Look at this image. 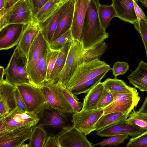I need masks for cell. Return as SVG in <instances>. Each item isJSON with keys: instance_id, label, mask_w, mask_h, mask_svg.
Listing matches in <instances>:
<instances>
[{"instance_id": "52", "label": "cell", "mask_w": 147, "mask_h": 147, "mask_svg": "<svg viewBox=\"0 0 147 147\" xmlns=\"http://www.w3.org/2000/svg\"><path fill=\"white\" fill-rule=\"evenodd\" d=\"M70 0H59V3L60 4H63Z\"/></svg>"}, {"instance_id": "10", "label": "cell", "mask_w": 147, "mask_h": 147, "mask_svg": "<svg viewBox=\"0 0 147 147\" xmlns=\"http://www.w3.org/2000/svg\"><path fill=\"white\" fill-rule=\"evenodd\" d=\"M113 101L103 109L105 115L115 112H124L129 109L133 110L137 107L140 99V97L136 89L112 93Z\"/></svg>"}, {"instance_id": "20", "label": "cell", "mask_w": 147, "mask_h": 147, "mask_svg": "<svg viewBox=\"0 0 147 147\" xmlns=\"http://www.w3.org/2000/svg\"><path fill=\"white\" fill-rule=\"evenodd\" d=\"M40 30L39 24L34 21L25 24L18 45L27 57L32 43Z\"/></svg>"}, {"instance_id": "13", "label": "cell", "mask_w": 147, "mask_h": 147, "mask_svg": "<svg viewBox=\"0 0 147 147\" xmlns=\"http://www.w3.org/2000/svg\"><path fill=\"white\" fill-rule=\"evenodd\" d=\"M25 24H14L0 29V50L11 49L18 44Z\"/></svg>"}, {"instance_id": "34", "label": "cell", "mask_w": 147, "mask_h": 147, "mask_svg": "<svg viewBox=\"0 0 147 147\" xmlns=\"http://www.w3.org/2000/svg\"><path fill=\"white\" fill-rule=\"evenodd\" d=\"M106 74L100 75L91 80H88L70 90L77 96L83 93H87L95 86L100 82Z\"/></svg>"}, {"instance_id": "11", "label": "cell", "mask_w": 147, "mask_h": 147, "mask_svg": "<svg viewBox=\"0 0 147 147\" xmlns=\"http://www.w3.org/2000/svg\"><path fill=\"white\" fill-rule=\"evenodd\" d=\"M103 114L102 109L92 110L82 109L73 113L71 121L75 128L87 136L95 131L96 124Z\"/></svg>"}, {"instance_id": "3", "label": "cell", "mask_w": 147, "mask_h": 147, "mask_svg": "<svg viewBox=\"0 0 147 147\" xmlns=\"http://www.w3.org/2000/svg\"><path fill=\"white\" fill-rule=\"evenodd\" d=\"M33 0H17L0 16V29L9 25L26 24L34 21Z\"/></svg>"}, {"instance_id": "43", "label": "cell", "mask_w": 147, "mask_h": 147, "mask_svg": "<svg viewBox=\"0 0 147 147\" xmlns=\"http://www.w3.org/2000/svg\"><path fill=\"white\" fill-rule=\"evenodd\" d=\"M15 94L17 107L24 112H28L24 102L16 86L15 90Z\"/></svg>"}, {"instance_id": "51", "label": "cell", "mask_w": 147, "mask_h": 147, "mask_svg": "<svg viewBox=\"0 0 147 147\" xmlns=\"http://www.w3.org/2000/svg\"><path fill=\"white\" fill-rule=\"evenodd\" d=\"M141 3L145 7H147V0H139Z\"/></svg>"}, {"instance_id": "12", "label": "cell", "mask_w": 147, "mask_h": 147, "mask_svg": "<svg viewBox=\"0 0 147 147\" xmlns=\"http://www.w3.org/2000/svg\"><path fill=\"white\" fill-rule=\"evenodd\" d=\"M56 135L60 147H93L84 133L73 126L65 125Z\"/></svg>"}, {"instance_id": "31", "label": "cell", "mask_w": 147, "mask_h": 147, "mask_svg": "<svg viewBox=\"0 0 147 147\" xmlns=\"http://www.w3.org/2000/svg\"><path fill=\"white\" fill-rule=\"evenodd\" d=\"M104 89L109 92H114L130 90L134 88L128 86L123 80L117 78H108L102 82Z\"/></svg>"}, {"instance_id": "25", "label": "cell", "mask_w": 147, "mask_h": 147, "mask_svg": "<svg viewBox=\"0 0 147 147\" xmlns=\"http://www.w3.org/2000/svg\"><path fill=\"white\" fill-rule=\"evenodd\" d=\"M59 0H48L40 9L34 13V21L39 24L43 22L58 8L64 4L59 3Z\"/></svg>"}, {"instance_id": "40", "label": "cell", "mask_w": 147, "mask_h": 147, "mask_svg": "<svg viewBox=\"0 0 147 147\" xmlns=\"http://www.w3.org/2000/svg\"><path fill=\"white\" fill-rule=\"evenodd\" d=\"M129 68V66L127 63L117 61L114 63L111 69L115 78H117L118 76L125 74Z\"/></svg>"}, {"instance_id": "17", "label": "cell", "mask_w": 147, "mask_h": 147, "mask_svg": "<svg viewBox=\"0 0 147 147\" xmlns=\"http://www.w3.org/2000/svg\"><path fill=\"white\" fill-rule=\"evenodd\" d=\"M70 1L58 8L43 22L39 24L42 34L49 45Z\"/></svg>"}, {"instance_id": "6", "label": "cell", "mask_w": 147, "mask_h": 147, "mask_svg": "<svg viewBox=\"0 0 147 147\" xmlns=\"http://www.w3.org/2000/svg\"><path fill=\"white\" fill-rule=\"evenodd\" d=\"M39 121L37 114L24 112L17 107L0 119V133L30 128L35 126Z\"/></svg>"}, {"instance_id": "26", "label": "cell", "mask_w": 147, "mask_h": 147, "mask_svg": "<svg viewBox=\"0 0 147 147\" xmlns=\"http://www.w3.org/2000/svg\"><path fill=\"white\" fill-rule=\"evenodd\" d=\"M16 87L5 80L0 82V97L6 102L11 111L17 107L15 94Z\"/></svg>"}, {"instance_id": "38", "label": "cell", "mask_w": 147, "mask_h": 147, "mask_svg": "<svg viewBox=\"0 0 147 147\" xmlns=\"http://www.w3.org/2000/svg\"><path fill=\"white\" fill-rule=\"evenodd\" d=\"M135 29L140 34L144 43L147 57V22L141 20L134 24Z\"/></svg>"}, {"instance_id": "47", "label": "cell", "mask_w": 147, "mask_h": 147, "mask_svg": "<svg viewBox=\"0 0 147 147\" xmlns=\"http://www.w3.org/2000/svg\"><path fill=\"white\" fill-rule=\"evenodd\" d=\"M138 111L142 113L147 114V96L146 97L142 105L139 109Z\"/></svg>"}, {"instance_id": "15", "label": "cell", "mask_w": 147, "mask_h": 147, "mask_svg": "<svg viewBox=\"0 0 147 147\" xmlns=\"http://www.w3.org/2000/svg\"><path fill=\"white\" fill-rule=\"evenodd\" d=\"M90 0H75L72 24L70 30L74 40H80L84 19Z\"/></svg>"}, {"instance_id": "37", "label": "cell", "mask_w": 147, "mask_h": 147, "mask_svg": "<svg viewBox=\"0 0 147 147\" xmlns=\"http://www.w3.org/2000/svg\"><path fill=\"white\" fill-rule=\"evenodd\" d=\"M126 147H147V130L136 137L130 138Z\"/></svg>"}, {"instance_id": "21", "label": "cell", "mask_w": 147, "mask_h": 147, "mask_svg": "<svg viewBox=\"0 0 147 147\" xmlns=\"http://www.w3.org/2000/svg\"><path fill=\"white\" fill-rule=\"evenodd\" d=\"M129 84L142 92H147V63L141 61L137 68L127 77Z\"/></svg>"}, {"instance_id": "22", "label": "cell", "mask_w": 147, "mask_h": 147, "mask_svg": "<svg viewBox=\"0 0 147 147\" xmlns=\"http://www.w3.org/2000/svg\"><path fill=\"white\" fill-rule=\"evenodd\" d=\"M74 3L75 0H70L69 1L68 6L60 21L51 42L58 38L70 29L73 19Z\"/></svg>"}, {"instance_id": "24", "label": "cell", "mask_w": 147, "mask_h": 147, "mask_svg": "<svg viewBox=\"0 0 147 147\" xmlns=\"http://www.w3.org/2000/svg\"><path fill=\"white\" fill-rule=\"evenodd\" d=\"M104 90L102 82H99L91 89L83 99L82 110L96 109L97 105Z\"/></svg>"}, {"instance_id": "9", "label": "cell", "mask_w": 147, "mask_h": 147, "mask_svg": "<svg viewBox=\"0 0 147 147\" xmlns=\"http://www.w3.org/2000/svg\"><path fill=\"white\" fill-rule=\"evenodd\" d=\"M48 107L66 114L73 113V109L57 84L46 81L39 87Z\"/></svg>"}, {"instance_id": "32", "label": "cell", "mask_w": 147, "mask_h": 147, "mask_svg": "<svg viewBox=\"0 0 147 147\" xmlns=\"http://www.w3.org/2000/svg\"><path fill=\"white\" fill-rule=\"evenodd\" d=\"M125 121L143 130H147V114L134 109L129 114Z\"/></svg>"}, {"instance_id": "48", "label": "cell", "mask_w": 147, "mask_h": 147, "mask_svg": "<svg viewBox=\"0 0 147 147\" xmlns=\"http://www.w3.org/2000/svg\"><path fill=\"white\" fill-rule=\"evenodd\" d=\"M5 9L4 0H0V16L3 14Z\"/></svg>"}, {"instance_id": "14", "label": "cell", "mask_w": 147, "mask_h": 147, "mask_svg": "<svg viewBox=\"0 0 147 147\" xmlns=\"http://www.w3.org/2000/svg\"><path fill=\"white\" fill-rule=\"evenodd\" d=\"M33 127L0 133V147H27Z\"/></svg>"}, {"instance_id": "8", "label": "cell", "mask_w": 147, "mask_h": 147, "mask_svg": "<svg viewBox=\"0 0 147 147\" xmlns=\"http://www.w3.org/2000/svg\"><path fill=\"white\" fill-rule=\"evenodd\" d=\"M26 105L28 112L36 114L48 107L45 96L39 87L29 84L16 86Z\"/></svg>"}, {"instance_id": "18", "label": "cell", "mask_w": 147, "mask_h": 147, "mask_svg": "<svg viewBox=\"0 0 147 147\" xmlns=\"http://www.w3.org/2000/svg\"><path fill=\"white\" fill-rule=\"evenodd\" d=\"M113 5L116 11L117 17L123 21L132 24L138 21L134 4V0H112Z\"/></svg>"}, {"instance_id": "50", "label": "cell", "mask_w": 147, "mask_h": 147, "mask_svg": "<svg viewBox=\"0 0 147 147\" xmlns=\"http://www.w3.org/2000/svg\"><path fill=\"white\" fill-rule=\"evenodd\" d=\"M0 82H1L4 80L3 79V76L5 75V69L4 67L2 66L0 67Z\"/></svg>"}, {"instance_id": "4", "label": "cell", "mask_w": 147, "mask_h": 147, "mask_svg": "<svg viewBox=\"0 0 147 147\" xmlns=\"http://www.w3.org/2000/svg\"><path fill=\"white\" fill-rule=\"evenodd\" d=\"M27 65V56L18 45L5 69V80L15 86L23 84H32Z\"/></svg>"}, {"instance_id": "27", "label": "cell", "mask_w": 147, "mask_h": 147, "mask_svg": "<svg viewBox=\"0 0 147 147\" xmlns=\"http://www.w3.org/2000/svg\"><path fill=\"white\" fill-rule=\"evenodd\" d=\"M71 42L67 43L59 50L54 67L48 81L51 82H53L63 69L66 62Z\"/></svg>"}, {"instance_id": "42", "label": "cell", "mask_w": 147, "mask_h": 147, "mask_svg": "<svg viewBox=\"0 0 147 147\" xmlns=\"http://www.w3.org/2000/svg\"><path fill=\"white\" fill-rule=\"evenodd\" d=\"M44 147H60L57 135L51 134L47 136Z\"/></svg>"}, {"instance_id": "29", "label": "cell", "mask_w": 147, "mask_h": 147, "mask_svg": "<svg viewBox=\"0 0 147 147\" xmlns=\"http://www.w3.org/2000/svg\"><path fill=\"white\" fill-rule=\"evenodd\" d=\"M107 47V45L103 41L90 49H84L82 56V63L95 59L100 60Z\"/></svg>"}, {"instance_id": "45", "label": "cell", "mask_w": 147, "mask_h": 147, "mask_svg": "<svg viewBox=\"0 0 147 147\" xmlns=\"http://www.w3.org/2000/svg\"><path fill=\"white\" fill-rule=\"evenodd\" d=\"M138 1L134 0V4L135 11L138 19V21L143 20L147 22V19L141 8L137 4Z\"/></svg>"}, {"instance_id": "16", "label": "cell", "mask_w": 147, "mask_h": 147, "mask_svg": "<svg viewBox=\"0 0 147 147\" xmlns=\"http://www.w3.org/2000/svg\"><path fill=\"white\" fill-rule=\"evenodd\" d=\"M144 131L124 121L96 131V134L102 137L127 134L132 137L138 136Z\"/></svg>"}, {"instance_id": "49", "label": "cell", "mask_w": 147, "mask_h": 147, "mask_svg": "<svg viewBox=\"0 0 147 147\" xmlns=\"http://www.w3.org/2000/svg\"><path fill=\"white\" fill-rule=\"evenodd\" d=\"M17 0H4L5 7L6 9L13 5Z\"/></svg>"}, {"instance_id": "33", "label": "cell", "mask_w": 147, "mask_h": 147, "mask_svg": "<svg viewBox=\"0 0 147 147\" xmlns=\"http://www.w3.org/2000/svg\"><path fill=\"white\" fill-rule=\"evenodd\" d=\"M58 84L60 89L71 107L73 113L81 111L82 109L83 102L79 101V99L70 90L60 84Z\"/></svg>"}, {"instance_id": "30", "label": "cell", "mask_w": 147, "mask_h": 147, "mask_svg": "<svg viewBox=\"0 0 147 147\" xmlns=\"http://www.w3.org/2000/svg\"><path fill=\"white\" fill-rule=\"evenodd\" d=\"M98 12L101 24L105 30L110 25L112 19L117 17L116 11L112 4L110 5L100 4Z\"/></svg>"}, {"instance_id": "1", "label": "cell", "mask_w": 147, "mask_h": 147, "mask_svg": "<svg viewBox=\"0 0 147 147\" xmlns=\"http://www.w3.org/2000/svg\"><path fill=\"white\" fill-rule=\"evenodd\" d=\"M49 45L40 30L32 43L27 55L28 73L32 84L38 87L46 82Z\"/></svg>"}, {"instance_id": "41", "label": "cell", "mask_w": 147, "mask_h": 147, "mask_svg": "<svg viewBox=\"0 0 147 147\" xmlns=\"http://www.w3.org/2000/svg\"><path fill=\"white\" fill-rule=\"evenodd\" d=\"M113 98V94L108 92L104 89L101 96L97 104V109H103L111 102Z\"/></svg>"}, {"instance_id": "7", "label": "cell", "mask_w": 147, "mask_h": 147, "mask_svg": "<svg viewBox=\"0 0 147 147\" xmlns=\"http://www.w3.org/2000/svg\"><path fill=\"white\" fill-rule=\"evenodd\" d=\"M84 49L81 40H73L64 66L52 82L60 84L65 87L77 67L82 63V56Z\"/></svg>"}, {"instance_id": "44", "label": "cell", "mask_w": 147, "mask_h": 147, "mask_svg": "<svg viewBox=\"0 0 147 147\" xmlns=\"http://www.w3.org/2000/svg\"><path fill=\"white\" fill-rule=\"evenodd\" d=\"M10 110L5 100L0 98V119L6 116L10 111Z\"/></svg>"}, {"instance_id": "46", "label": "cell", "mask_w": 147, "mask_h": 147, "mask_svg": "<svg viewBox=\"0 0 147 147\" xmlns=\"http://www.w3.org/2000/svg\"><path fill=\"white\" fill-rule=\"evenodd\" d=\"M48 0H33L34 13L37 12L47 2Z\"/></svg>"}, {"instance_id": "39", "label": "cell", "mask_w": 147, "mask_h": 147, "mask_svg": "<svg viewBox=\"0 0 147 147\" xmlns=\"http://www.w3.org/2000/svg\"><path fill=\"white\" fill-rule=\"evenodd\" d=\"M59 52V51H53L51 50L50 48L49 49L47 56V66L46 81H48L49 80Z\"/></svg>"}, {"instance_id": "19", "label": "cell", "mask_w": 147, "mask_h": 147, "mask_svg": "<svg viewBox=\"0 0 147 147\" xmlns=\"http://www.w3.org/2000/svg\"><path fill=\"white\" fill-rule=\"evenodd\" d=\"M42 124L53 128L62 127L68 121L66 113L48 107L40 113Z\"/></svg>"}, {"instance_id": "36", "label": "cell", "mask_w": 147, "mask_h": 147, "mask_svg": "<svg viewBox=\"0 0 147 147\" xmlns=\"http://www.w3.org/2000/svg\"><path fill=\"white\" fill-rule=\"evenodd\" d=\"M129 138L127 134L114 136L103 140L102 141L95 144H93V147L96 146L100 147L107 146H118L120 144L123 143L125 140Z\"/></svg>"}, {"instance_id": "35", "label": "cell", "mask_w": 147, "mask_h": 147, "mask_svg": "<svg viewBox=\"0 0 147 147\" xmlns=\"http://www.w3.org/2000/svg\"><path fill=\"white\" fill-rule=\"evenodd\" d=\"M74 40L70 29L49 44L50 49L53 51H59L67 43L71 42Z\"/></svg>"}, {"instance_id": "28", "label": "cell", "mask_w": 147, "mask_h": 147, "mask_svg": "<svg viewBox=\"0 0 147 147\" xmlns=\"http://www.w3.org/2000/svg\"><path fill=\"white\" fill-rule=\"evenodd\" d=\"M44 125L41 123L33 127L27 147H44L47 137Z\"/></svg>"}, {"instance_id": "2", "label": "cell", "mask_w": 147, "mask_h": 147, "mask_svg": "<svg viewBox=\"0 0 147 147\" xmlns=\"http://www.w3.org/2000/svg\"><path fill=\"white\" fill-rule=\"evenodd\" d=\"M99 0H90L84 19L80 40L84 48L90 49L109 37L102 26L98 15Z\"/></svg>"}, {"instance_id": "5", "label": "cell", "mask_w": 147, "mask_h": 147, "mask_svg": "<svg viewBox=\"0 0 147 147\" xmlns=\"http://www.w3.org/2000/svg\"><path fill=\"white\" fill-rule=\"evenodd\" d=\"M111 69L110 66L99 59L83 63L77 67L65 87L70 90L84 82Z\"/></svg>"}, {"instance_id": "23", "label": "cell", "mask_w": 147, "mask_h": 147, "mask_svg": "<svg viewBox=\"0 0 147 147\" xmlns=\"http://www.w3.org/2000/svg\"><path fill=\"white\" fill-rule=\"evenodd\" d=\"M132 110L129 109L124 112H115L103 115L96 124L95 131L125 121Z\"/></svg>"}]
</instances>
